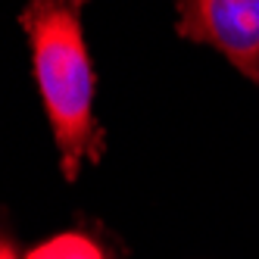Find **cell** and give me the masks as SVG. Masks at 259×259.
<instances>
[{"label":"cell","mask_w":259,"mask_h":259,"mask_svg":"<svg viewBox=\"0 0 259 259\" xmlns=\"http://www.w3.org/2000/svg\"><path fill=\"white\" fill-rule=\"evenodd\" d=\"M175 31L222 53L259 84V0H175Z\"/></svg>","instance_id":"7a4b0ae2"},{"label":"cell","mask_w":259,"mask_h":259,"mask_svg":"<svg viewBox=\"0 0 259 259\" xmlns=\"http://www.w3.org/2000/svg\"><path fill=\"white\" fill-rule=\"evenodd\" d=\"M22 259H106L103 247L84 231H63L44 244L31 247Z\"/></svg>","instance_id":"3957f363"},{"label":"cell","mask_w":259,"mask_h":259,"mask_svg":"<svg viewBox=\"0 0 259 259\" xmlns=\"http://www.w3.org/2000/svg\"><path fill=\"white\" fill-rule=\"evenodd\" d=\"M0 259H22L19 253H16V244H13L4 231H0Z\"/></svg>","instance_id":"277c9868"},{"label":"cell","mask_w":259,"mask_h":259,"mask_svg":"<svg viewBox=\"0 0 259 259\" xmlns=\"http://www.w3.org/2000/svg\"><path fill=\"white\" fill-rule=\"evenodd\" d=\"M84 4L88 0H25L19 13L34 81L69 181L84 162L97 165L106 153V132L94 116L97 78L84 41Z\"/></svg>","instance_id":"6da1fadb"}]
</instances>
